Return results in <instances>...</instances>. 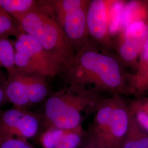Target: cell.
Wrapping results in <instances>:
<instances>
[{
	"label": "cell",
	"mask_w": 148,
	"mask_h": 148,
	"mask_svg": "<svg viewBox=\"0 0 148 148\" xmlns=\"http://www.w3.org/2000/svg\"><path fill=\"white\" fill-rule=\"evenodd\" d=\"M88 41L75 53L64 68L68 85L81 86L95 92L112 95L130 93L131 77L125 73L123 64L117 57Z\"/></svg>",
	"instance_id": "cell-1"
},
{
	"label": "cell",
	"mask_w": 148,
	"mask_h": 148,
	"mask_svg": "<svg viewBox=\"0 0 148 148\" xmlns=\"http://www.w3.org/2000/svg\"><path fill=\"white\" fill-rule=\"evenodd\" d=\"M104 99L101 93L74 85L51 93L43 101L40 112L43 130L82 128L84 120L95 113Z\"/></svg>",
	"instance_id": "cell-2"
},
{
	"label": "cell",
	"mask_w": 148,
	"mask_h": 148,
	"mask_svg": "<svg viewBox=\"0 0 148 148\" xmlns=\"http://www.w3.org/2000/svg\"><path fill=\"white\" fill-rule=\"evenodd\" d=\"M90 1H39V9L58 25L75 53L83 47L88 40L86 16Z\"/></svg>",
	"instance_id": "cell-3"
},
{
	"label": "cell",
	"mask_w": 148,
	"mask_h": 148,
	"mask_svg": "<svg viewBox=\"0 0 148 148\" xmlns=\"http://www.w3.org/2000/svg\"><path fill=\"white\" fill-rule=\"evenodd\" d=\"M18 23L24 33L34 37L46 51L58 59L64 68L74 58V49L58 24L42 11L38 9L31 11Z\"/></svg>",
	"instance_id": "cell-4"
},
{
	"label": "cell",
	"mask_w": 148,
	"mask_h": 148,
	"mask_svg": "<svg viewBox=\"0 0 148 148\" xmlns=\"http://www.w3.org/2000/svg\"><path fill=\"white\" fill-rule=\"evenodd\" d=\"M41 127L40 112L14 108L0 111V143L12 138L28 140L35 137Z\"/></svg>",
	"instance_id": "cell-5"
},
{
	"label": "cell",
	"mask_w": 148,
	"mask_h": 148,
	"mask_svg": "<svg viewBox=\"0 0 148 148\" xmlns=\"http://www.w3.org/2000/svg\"><path fill=\"white\" fill-rule=\"evenodd\" d=\"M148 33V23L137 22L123 30L115 45L117 57L124 65L132 66L142 50Z\"/></svg>",
	"instance_id": "cell-6"
},
{
	"label": "cell",
	"mask_w": 148,
	"mask_h": 148,
	"mask_svg": "<svg viewBox=\"0 0 148 148\" xmlns=\"http://www.w3.org/2000/svg\"><path fill=\"white\" fill-rule=\"evenodd\" d=\"M113 0L90 1L86 16L88 36L101 47L112 46L109 32V11Z\"/></svg>",
	"instance_id": "cell-7"
},
{
	"label": "cell",
	"mask_w": 148,
	"mask_h": 148,
	"mask_svg": "<svg viewBox=\"0 0 148 148\" xmlns=\"http://www.w3.org/2000/svg\"><path fill=\"white\" fill-rule=\"evenodd\" d=\"M131 112L121 95H115V101L106 127L103 144L108 148H120L130 127Z\"/></svg>",
	"instance_id": "cell-8"
},
{
	"label": "cell",
	"mask_w": 148,
	"mask_h": 148,
	"mask_svg": "<svg viewBox=\"0 0 148 148\" xmlns=\"http://www.w3.org/2000/svg\"><path fill=\"white\" fill-rule=\"evenodd\" d=\"M16 49L25 51L42 68L45 76L54 77L63 72L64 65L58 59L48 53L30 35L21 33L13 42Z\"/></svg>",
	"instance_id": "cell-9"
},
{
	"label": "cell",
	"mask_w": 148,
	"mask_h": 148,
	"mask_svg": "<svg viewBox=\"0 0 148 148\" xmlns=\"http://www.w3.org/2000/svg\"><path fill=\"white\" fill-rule=\"evenodd\" d=\"M86 135L83 128L66 130L49 128L41 133L40 141L43 148H78Z\"/></svg>",
	"instance_id": "cell-10"
},
{
	"label": "cell",
	"mask_w": 148,
	"mask_h": 148,
	"mask_svg": "<svg viewBox=\"0 0 148 148\" xmlns=\"http://www.w3.org/2000/svg\"><path fill=\"white\" fill-rule=\"evenodd\" d=\"M5 98L12 108L29 110V96L24 74L20 73L16 76L7 77L3 84Z\"/></svg>",
	"instance_id": "cell-11"
},
{
	"label": "cell",
	"mask_w": 148,
	"mask_h": 148,
	"mask_svg": "<svg viewBox=\"0 0 148 148\" xmlns=\"http://www.w3.org/2000/svg\"><path fill=\"white\" fill-rule=\"evenodd\" d=\"M24 76L27 83L31 108L43 102L51 95L47 77L38 75L24 74Z\"/></svg>",
	"instance_id": "cell-12"
},
{
	"label": "cell",
	"mask_w": 148,
	"mask_h": 148,
	"mask_svg": "<svg viewBox=\"0 0 148 148\" xmlns=\"http://www.w3.org/2000/svg\"><path fill=\"white\" fill-rule=\"evenodd\" d=\"M148 2L141 1L126 2L123 11L122 30L137 22L148 23Z\"/></svg>",
	"instance_id": "cell-13"
},
{
	"label": "cell",
	"mask_w": 148,
	"mask_h": 148,
	"mask_svg": "<svg viewBox=\"0 0 148 148\" xmlns=\"http://www.w3.org/2000/svg\"><path fill=\"white\" fill-rule=\"evenodd\" d=\"M120 148H148V133L139 126L132 115Z\"/></svg>",
	"instance_id": "cell-14"
},
{
	"label": "cell",
	"mask_w": 148,
	"mask_h": 148,
	"mask_svg": "<svg viewBox=\"0 0 148 148\" xmlns=\"http://www.w3.org/2000/svg\"><path fill=\"white\" fill-rule=\"evenodd\" d=\"M0 7L18 22L28 13L38 9V1L0 0Z\"/></svg>",
	"instance_id": "cell-15"
},
{
	"label": "cell",
	"mask_w": 148,
	"mask_h": 148,
	"mask_svg": "<svg viewBox=\"0 0 148 148\" xmlns=\"http://www.w3.org/2000/svg\"><path fill=\"white\" fill-rule=\"evenodd\" d=\"M0 63L6 70L8 76L19 74L15 63V49L14 43L8 37L0 38Z\"/></svg>",
	"instance_id": "cell-16"
},
{
	"label": "cell",
	"mask_w": 148,
	"mask_h": 148,
	"mask_svg": "<svg viewBox=\"0 0 148 148\" xmlns=\"http://www.w3.org/2000/svg\"><path fill=\"white\" fill-rule=\"evenodd\" d=\"M15 49V63L17 69L22 74L38 75L45 76L42 68L27 53L21 49Z\"/></svg>",
	"instance_id": "cell-17"
},
{
	"label": "cell",
	"mask_w": 148,
	"mask_h": 148,
	"mask_svg": "<svg viewBox=\"0 0 148 148\" xmlns=\"http://www.w3.org/2000/svg\"><path fill=\"white\" fill-rule=\"evenodd\" d=\"M128 106L136 121L148 133V98H138L132 101Z\"/></svg>",
	"instance_id": "cell-18"
},
{
	"label": "cell",
	"mask_w": 148,
	"mask_h": 148,
	"mask_svg": "<svg viewBox=\"0 0 148 148\" xmlns=\"http://www.w3.org/2000/svg\"><path fill=\"white\" fill-rule=\"evenodd\" d=\"M23 32L19 23L0 7V38H16Z\"/></svg>",
	"instance_id": "cell-19"
},
{
	"label": "cell",
	"mask_w": 148,
	"mask_h": 148,
	"mask_svg": "<svg viewBox=\"0 0 148 148\" xmlns=\"http://www.w3.org/2000/svg\"><path fill=\"white\" fill-rule=\"evenodd\" d=\"M126 1L113 0L109 11L110 35H119L122 31L123 11Z\"/></svg>",
	"instance_id": "cell-20"
},
{
	"label": "cell",
	"mask_w": 148,
	"mask_h": 148,
	"mask_svg": "<svg viewBox=\"0 0 148 148\" xmlns=\"http://www.w3.org/2000/svg\"><path fill=\"white\" fill-rule=\"evenodd\" d=\"M136 73L131 77V81L137 79L148 69V33L138 59Z\"/></svg>",
	"instance_id": "cell-21"
},
{
	"label": "cell",
	"mask_w": 148,
	"mask_h": 148,
	"mask_svg": "<svg viewBox=\"0 0 148 148\" xmlns=\"http://www.w3.org/2000/svg\"><path fill=\"white\" fill-rule=\"evenodd\" d=\"M148 88V69L137 79L130 82V93L140 95L147 91Z\"/></svg>",
	"instance_id": "cell-22"
},
{
	"label": "cell",
	"mask_w": 148,
	"mask_h": 148,
	"mask_svg": "<svg viewBox=\"0 0 148 148\" xmlns=\"http://www.w3.org/2000/svg\"><path fill=\"white\" fill-rule=\"evenodd\" d=\"M0 148H35L27 140L12 138L0 143Z\"/></svg>",
	"instance_id": "cell-23"
},
{
	"label": "cell",
	"mask_w": 148,
	"mask_h": 148,
	"mask_svg": "<svg viewBox=\"0 0 148 148\" xmlns=\"http://www.w3.org/2000/svg\"><path fill=\"white\" fill-rule=\"evenodd\" d=\"M78 148H108L98 142L90 132L86 133L82 143Z\"/></svg>",
	"instance_id": "cell-24"
},
{
	"label": "cell",
	"mask_w": 148,
	"mask_h": 148,
	"mask_svg": "<svg viewBox=\"0 0 148 148\" xmlns=\"http://www.w3.org/2000/svg\"><path fill=\"white\" fill-rule=\"evenodd\" d=\"M5 81L0 80V108L3 104L7 103L5 98L4 86H3V84Z\"/></svg>",
	"instance_id": "cell-25"
},
{
	"label": "cell",
	"mask_w": 148,
	"mask_h": 148,
	"mask_svg": "<svg viewBox=\"0 0 148 148\" xmlns=\"http://www.w3.org/2000/svg\"><path fill=\"white\" fill-rule=\"evenodd\" d=\"M2 65L0 63V80H2V81H5V79H7V78H5V74H3V73H2Z\"/></svg>",
	"instance_id": "cell-26"
},
{
	"label": "cell",
	"mask_w": 148,
	"mask_h": 148,
	"mask_svg": "<svg viewBox=\"0 0 148 148\" xmlns=\"http://www.w3.org/2000/svg\"><path fill=\"white\" fill-rule=\"evenodd\" d=\"M147 91H148V90H147Z\"/></svg>",
	"instance_id": "cell-27"
}]
</instances>
